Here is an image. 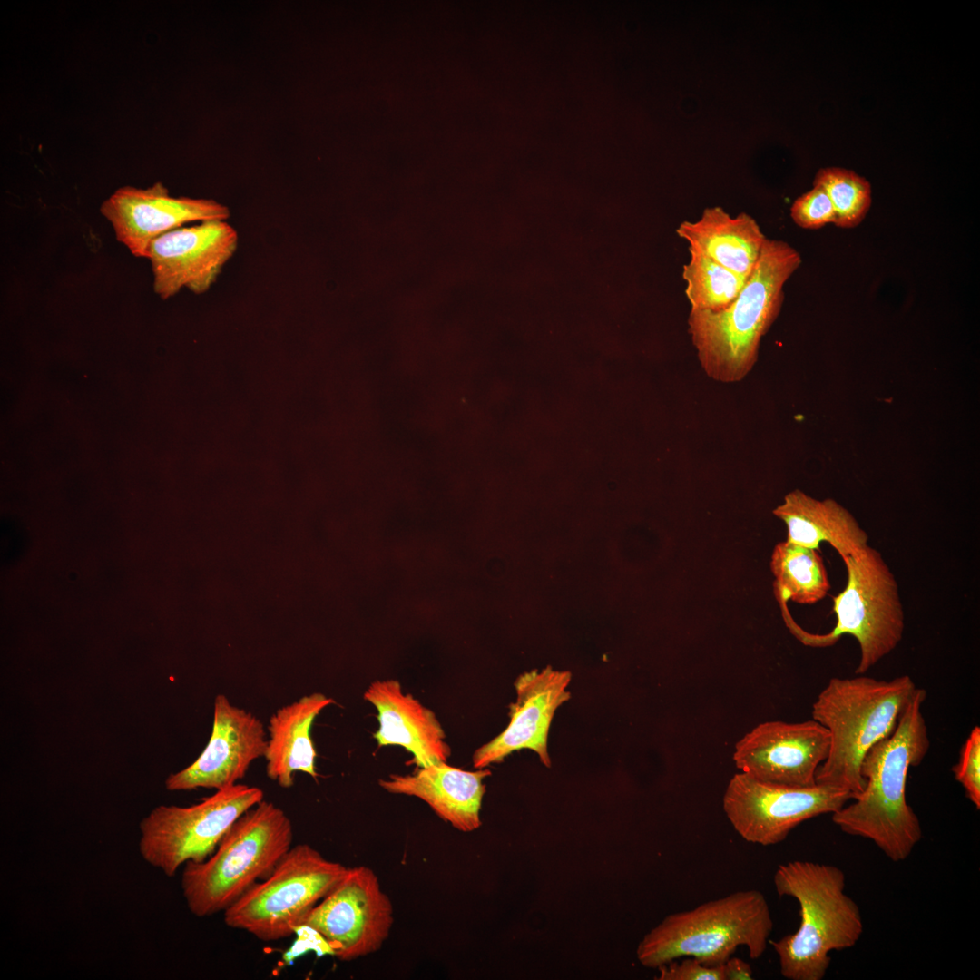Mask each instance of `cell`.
I'll return each mask as SVG.
<instances>
[{
    "label": "cell",
    "mask_w": 980,
    "mask_h": 980,
    "mask_svg": "<svg viewBox=\"0 0 980 980\" xmlns=\"http://www.w3.org/2000/svg\"><path fill=\"white\" fill-rule=\"evenodd\" d=\"M689 249L698 251L746 279L753 271L767 238L757 221L741 212L731 217L721 207L704 209L696 221L676 230Z\"/></svg>",
    "instance_id": "cell-21"
},
{
    "label": "cell",
    "mask_w": 980,
    "mask_h": 980,
    "mask_svg": "<svg viewBox=\"0 0 980 980\" xmlns=\"http://www.w3.org/2000/svg\"><path fill=\"white\" fill-rule=\"evenodd\" d=\"M658 969L660 980H725L723 965L708 966L693 957L672 960Z\"/></svg>",
    "instance_id": "cell-27"
},
{
    "label": "cell",
    "mask_w": 980,
    "mask_h": 980,
    "mask_svg": "<svg viewBox=\"0 0 980 980\" xmlns=\"http://www.w3.org/2000/svg\"><path fill=\"white\" fill-rule=\"evenodd\" d=\"M813 185L822 188L831 201L837 227H857L870 209L871 185L854 171L840 167L822 168L816 173Z\"/></svg>",
    "instance_id": "cell-24"
},
{
    "label": "cell",
    "mask_w": 980,
    "mask_h": 980,
    "mask_svg": "<svg viewBox=\"0 0 980 980\" xmlns=\"http://www.w3.org/2000/svg\"><path fill=\"white\" fill-rule=\"evenodd\" d=\"M926 691L918 688L893 733L865 755L860 772L863 791L832 813L833 823L846 834L872 841L890 860H906L922 838L917 815L906 797L910 768L918 766L930 747L922 714Z\"/></svg>",
    "instance_id": "cell-1"
},
{
    "label": "cell",
    "mask_w": 980,
    "mask_h": 980,
    "mask_svg": "<svg viewBox=\"0 0 980 980\" xmlns=\"http://www.w3.org/2000/svg\"><path fill=\"white\" fill-rule=\"evenodd\" d=\"M801 264L782 240L767 239L751 274L725 309H691L688 331L701 367L722 383L742 380L758 359L760 343L779 314L783 287Z\"/></svg>",
    "instance_id": "cell-2"
},
{
    "label": "cell",
    "mask_w": 980,
    "mask_h": 980,
    "mask_svg": "<svg viewBox=\"0 0 980 980\" xmlns=\"http://www.w3.org/2000/svg\"><path fill=\"white\" fill-rule=\"evenodd\" d=\"M968 799L980 808V728L975 726L964 742L960 758L952 769Z\"/></svg>",
    "instance_id": "cell-26"
},
{
    "label": "cell",
    "mask_w": 980,
    "mask_h": 980,
    "mask_svg": "<svg viewBox=\"0 0 980 980\" xmlns=\"http://www.w3.org/2000/svg\"><path fill=\"white\" fill-rule=\"evenodd\" d=\"M682 278L691 309L717 311L728 307L740 294L747 279L705 255L690 250Z\"/></svg>",
    "instance_id": "cell-23"
},
{
    "label": "cell",
    "mask_w": 980,
    "mask_h": 980,
    "mask_svg": "<svg viewBox=\"0 0 980 980\" xmlns=\"http://www.w3.org/2000/svg\"><path fill=\"white\" fill-rule=\"evenodd\" d=\"M267 740L260 719L233 705L224 694H218L207 746L193 763L171 774L165 787L179 791L233 786L245 777L255 760L264 757Z\"/></svg>",
    "instance_id": "cell-15"
},
{
    "label": "cell",
    "mask_w": 980,
    "mask_h": 980,
    "mask_svg": "<svg viewBox=\"0 0 980 980\" xmlns=\"http://www.w3.org/2000/svg\"><path fill=\"white\" fill-rule=\"evenodd\" d=\"M829 734L814 720L760 723L735 745L733 761L754 779L799 787L816 785L815 776L826 760Z\"/></svg>",
    "instance_id": "cell-12"
},
{
    "label": "cell",
    "mask_w": 980,
    "mask_h": 980,
    "mask_svg": "<svg viewBox=\"0 0 980 980\" xmlns=\"http://www.w3.org/2000/svg\"><path fill=\"white\" fill-rule=\"evenodd\" d=\"M117 240L138 258H148L152 242L192 221L225 220L229 209L208 199L172 197L161 182L142 189L118 188L100 207Z\"/></svg>",
    "instance_id": "cell-13"
},
{
    "label": "cell",
    "mask_w": 980,
    "mask_h": 980,
    "mask_svg": "<svg viewBox=\"0 0 980 980\" xmlns=\"http://www.w3.org/2000/svg\"><path fill=\"white\" fill-rule=\"evenodd\" d=\"M772 513L786 524L788 542L817 550L826 542L842 560L858 555L869 545L867 532L834 499H816L796 489Z\"/></svg>",
    "instance_id": "cell-19"
},
{
    "label": "cell",
    "mask_w": 980,
    "mask_h": 980,
    "mask_svg": "<svg viewBox=\"0 0 980 980\" xmlns=\"http://www.w3.org/2000/svg\"><path fill=\"white\" fill-rule=\"evenodd\" d=\"M772 929L763 894L756 889L740 890L669 915L642 938L637 957L649 968L683 956L717 966L743 946L757 959L766 951Z\"/></svg>",
    "instance_id": "cell-6"
},
{
    "label": "cell",
    "mask_w": 980,
    "mask_h": 980,
    "mask_svg": "<svg viewBox=\"0 0 980 980\" xmlns=\"http://www.w3.org/2000/svg\"><path fill=\"white\" fill-rule=\"evenodd\" d=\"M770 570L779 603L791 600L800 604H814L825 598L830 589L825 564L817 549L780 542L772 551Z\"/></svg>",
    "instance_id": "cell-22"
},
{
    "label": "cell",
    "mask_w": 980,
    "mask_h": 980,
    "mask_svg": "<svg viewBox=\"0 0 980 980\" xmlns=\"http://www.w3.org/2000/svg\"><path fill=\"white\" fill-rule=\"evenodd\" d=\"M489 769L467 771L439 762L419 768L413 775H390L380 779L387 791L416 797L455 828L469 832L481 825L480 808L485 791L483 779Z\"/></svg>",
    "instance_id": "cell-18"
},
{
    "label": "cell",
    "mask_w": 980,
    "mask_h": 980,
    "mask_svg": "<svg viewBox=\"0 0 980 980\" xmlns=\"http://www.w3.org/2000/svg\"><path fill=\"white\" fill-rule=\"evenodd\" d=\"M725 980H750L752 969L750 965L739 957L730 956L723 964Z\"/></svg>",
    "instance_id": "cell-28"
},
{
    "label": "cell",
    "mask_w": 980,
    "mask_h": 980,
    "mask_svg": "<svg viewBox=\"0 0 980 980\" xmlns=\"http://www.w3.org/2000/svg\"><path fill=\"white\" fill-rule=\"evenodd\" d=\"M773 881L779 897L798 901L800 916L796 932L769 942L780 973L789 980H821L829 953L853 947L864 930L860 908L845 892V873L833 865L793 860L778 867Z\"/></svg>",
    "instance_id": "cell-4"
},
{
    "label": "cell",
    "mask_w": 980,
    "mask_h": 980,
    "mask_svg": "<svg viewBox=\"0 0 980 980\" xmlns=\"http://www.w3.org/2000/svg\"><path fill=\"white\" fill-rule=\"evenodd\" d=\"M308 844H298L273 871L223 912L224 923L264 942L295 934L309 911L347 871Z\"/></svg>",
    "instance_id": "cell-7"
},
{
    "label": "cell",
    "mask_w": 980,
    "mask_h": 980,
    "mask_svg": "<svg viewBox=\"0 0 980 980\" xmlns=\"http://www.w3.org/2000/svg\"><path fill=\"white\" fill-rule=\"evenodd\" d=\"M364 700L378 712L379 729L374 738L379 747H404L413 755L411 763L418 768L446 762L450 747L436 714L411 694H404L397 681L372 682Z\"/></svg>",
    "instance_id": "cell-17"
},
{
    "label": "cell",
    "mask_w": 980,
    "mask_h": 980,
    "mask_svg": "<svg viewBox=\"0 0 980 980\" xmlns=\"http://www.w3.org/2000/svg\"><path fill=\"white\" fill-rule=\"evenodd\" d=\"M571 677V672L554 671L550 666L520 675L514 682L516 701L510 705L508 726L475 750L474 767L484 769L523 749L532 750L544 766L551 767L548 731L556 709L570 699L566 688Z\"/></svg>",
    "instance_id": "cell-16"
},
{
    "label": "cell",
    "mask_w": 980,
    "mask_h": 980,
    "mask_svg": "<svg viewBox=\"0 0 980 980\" xmlns=\"http://www.w3.org/2000/svg\"><path fill=\"white\" fill-rule=\"evenodd\" d=\"M262 799L259 787L237 783L189 807H156L140 823V853L173 877L186 862L207 859L233 823Z\"/></svg>",
    "instance_id": "cell-9"
},
{
    "label": "cell",
    "mask_w": 980,
    "mask_h": 980,
    "mask_svg": "<svg viewBox=\"0 0 980 980\" xmlns=\"http://www.w3.org/2000/svg\"><path fill=\"white\" fill-rule=\"evenodd\" d=\"M831 678L812 705V719L827 729L829 749L816 771V784L860 794L867 752L890 736L917 687L908 675L890 681L872 677Z\"/></svg>",
    "instance_id": "cell-3"
},
{
    "label": "cell",
    "mask_w": 980,
    "mask_h": 980,
    "mask_svg": "<svg viewBox=\"0 0 980 980\" xmlns=\"http://www.w3.org/2000/svg\"><path fill=\"white\" fill-rule=\"evenodd\" d=\"M238 244L236 230L224 220L180 227L156 238L148 260L154 292L169 299L182 288L195 294L209 289Z\"/></svg>",
    "instance_id": "cell-14"
},
{
    "label": "cell",
    "mask_w": 980,
    "mask_h": 980,
    "mask_svg": "<svg viewBox=\"0 0 980 980\" xmlns=\"http://www.w3.org/2000/svg\"><path fill=\"white\" fill-rule=\"evenodd\" d=\"M392 924V904L377 875L371 868L358 866L347 868L301 926L322 936L339 960L351 961L377 951Z\"/></svg>",
    "instance_id": "cell-11"
},
{
    "label": "cell",
    "mask_w": 980,
    "mask_h": 980,
    "mask_svg": "<svg viewBox=\"0 0 980 980\" xmlns=\"http://www.w3.org/2000/svg\"><path fill=\"white\" fill-rule=\"evenodd\" d=\"M334 700L313 692L282 706L269 722V739L264 754L267 776L279 786H293L294 773L299 771L318 778L317 752L310 730L315 718Z\"/></svg>",
    "instance_id": "cell-20"
},
{
    "label": "cell",
    "mask_w": 980,
    "mask_h": 980,
    "mask_svg": "<svg viewBox=\"0 0 980 980\" xmlns=\"http://www.w3.org/2000/svg\"><path fill=\"white\" fill-rule=\"evenodd\" d=\"M853 799L852 793L834 787L789 786L739 772L726 787L722 807L742 838L772 846L783 841L803 821L832 814Z\"/></svg>",
    "instance_id": "cell-10"
},
{
    "label": "cell",
    "mask_w": 980,
    "mask_h": 980,
    "mask_svg": "<svg viewBox=\"0 0 980 980\" xmlns=\"http://www.w3.org/2000/svg\"><path fill=\"white\" fill-rule=\"evenodd\" d=\"M845 589L833 597L836 625L817 635V645H831L842 635L853 636L860 658L856 674H864L897 648L903 638L905 614L897 582L880 552L867 546L857 556L843 560Z\"/></svg>",
    "instance_id": "cell-8"
},
{
    "label": "cell",
    "mask_w": 980,
    "mask_h": 980,
    "mask_svg": "<svg viewBox=\"0 0 980 980\" xmlns=\"http://www.w3.org/2000/svg\"><path fill=\"white\" fill-rule=\"evenodd\" d=\"M790 216L798 226L807 230H818L836 221L835 211L828 194L815 185L794 201Z\"/></svg>",
    "instance_id": "cell-25"
},
{
    "label": "cell",
    "mask_w": 980,
    "mask_h": 980,
    "mask_svg": "<svg viewBox=\"0 0 980 980\" xmlns=\"http://www.w3.org/2000/svg\"><path fill=\"white\" fill-rule=\"evenodd\" d=\"M292 840L289 818L262 799L233 823L207 859L184 864L181 888L190 911L200 917L224 912L273 871Z\"/></svg>",
    "instance_id": "cell-5"
}]
</instances>
